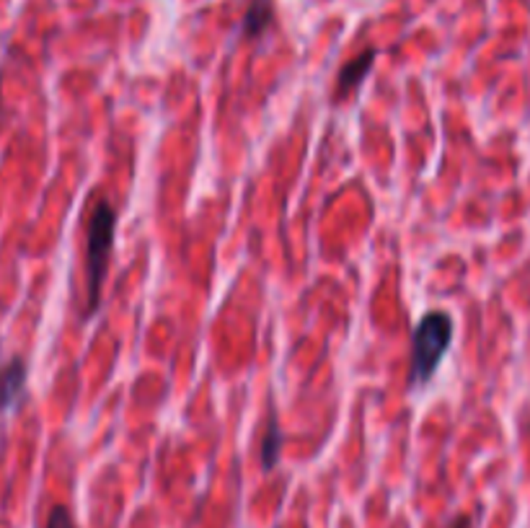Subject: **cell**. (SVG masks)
<instances>
[{
    "label": "cell",
    "mask_w": 530,
    "mask_h": 528,
    "mask_svg": "<svg viewBox=\"0 0 530 528\" xmlns=\"http://www.w3.org/2000/svg\"><path fill=\"white\" fill-rule=\"evenodd\" d=\"M114 231H117V212L106 200H99L91 210L85 228V311H83L85 318L94 317L102 303L109 256L114 249Z\"/></svg>",
    "instance_id": "1"
},
{
    "label": "cell",
    "mask_w": 530,
    "mask_h": 528,
    "mask_svg": "<svg viewBox=\"0 0 530 528\" xmlns=\"http://www.w3.org/2000/svg\"><path fill=\"white\" fill-rule=\"evenodd\" d=\"M453 342V318L445 311H429L411 335V386L422 389L432 380Z\"/></svg>",
    "instance_id": "2"
},
{
    "label": "cell",
    "mask_w": 530,
    "mask_h": 528,
    "mask_svg": "<svg viewBox=\"0 0 530 528\" xmlns=\"http://www.w3.org/2000/svg\"><path fill=\"white\" fill-rule=\"evenodd\" d=\"M26 379H29V368L21 355L0 362V412L11 409L23 397Z\"/></svg>",
    "instance_id": "3"
},
{
    "label": "cell",
    "mask_w": 530,
    "mask_h": 528,
    "mask_svg": "<svg viewBox=\"0 0 530 528\" xmlns=\"http://www.w3.org/2000/svg\"><path fill=\"white\" fill-rule=\"evenodd\" d=\"M375 63V49H365L363 55H357L355 60H349L342 70H339V78H337V96H345L347 91L357 88V85L365 81L367 70Z\"/></svg>",
    "instance_id": "4"
},
{
    "label": "cell",
    "mask_w": 530,
    "mask_h": 528,
    "mask_svg": "<svg viewBox=\"0 0 530 528\" xmlns=\"http://www.w3.org/2000/svg\"><path fill=\"white\" fill-rule=\"evenodd\" d=\"M272 23V0H251L244 16V37L256 40Z\"/></svg>",
    "instance_id": "5"
},
{
    "label": "cell",
    "mask_w": 530,
    "mask_h": 528,
    "mask_svg": "<svg viewBox=\"0 0 530 528\" xmlns=\"http://www.w3.org/2000/svg\"><path fill=\"white\" fill-rule=\"evenodd\" d=\"M283 445H285V435L277 425V417L272 415L269 417V425H266L265 441H262V466L265 471H272L277 461H280V453H283Z\"/></svg>",
    "instance_id": "6"
},
{
    "label": "cell",
    "mask_w": 530,
    "mask_h": 528,
    "mask_svg": "<svg viewBox=\"0 0 530 528\" xmlns=\"http://www.w3.org/2000/svg\"><path fill=\"white\" fill-rule=\"evenodd\" d=\"M47 528H76L70 510L65 506L52 507L49 510V518H47Z\"/></svg>",
    "instance_id": "7"
},
{
    "label": "cell",
    "mask_w": 530,
    "mask_h": 528,
    "mask_svg": "<svg viewBox=\"0 0 530 528\" xmlns=\"http://www.w3.org/2000/svg\"><path fill=\"white\" fill-rule=\"evenodd\" d=\"M450 528H471V521L466 515H461V518H455V521L450 524Z\"/></svg>",
    "instance_id": "8"
},
{
    "label": "cell",
    "mask_w": 530,
    "mask_h": 528,
    "mask_svg": "<svg viewBox=\"0 0 530 528\" xmlns=\"http://www.w3.org/2000/svg\"><path fill=\"white\" fill-rule=\"evenodd\" d=\"M0 94H3V73H0Z\"/></svg>",
    "instance_id": "9"
}]
</instances>
